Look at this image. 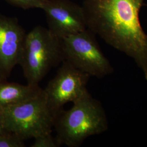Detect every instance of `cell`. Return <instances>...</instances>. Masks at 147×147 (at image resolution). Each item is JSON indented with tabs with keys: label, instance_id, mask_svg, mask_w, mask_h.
Instances as JSON below:
<instances>
[{
	"label": "cell",
	"instance_id": "6da1fadb",
	"mask_svg": "<svg viewBox=\"0 0 147 147\" xmlns=\"http://www.w3.org/2000/svg\"><path fill=\"white\" fill-rule=\"evenodd\" d=\"M144 0H84L87 28L131 58L147 81V34L140 20Z\"/></svg>",
	"mask_w": 147,
	"mask_h": 147
},
{
	"label": "cell",
	"instance_id": "7a4b0ae2",
	"mask_svg": "<svg viewBox=\"0 0 147 147\" xmlns=\"http://www.w3.org/2000/svg\"><path fill=\"white\" fill-rule=\"evenodd\" d=\"M53 127L59 146L78 147L88 137L107 131L109 123L101 102L88 92L74 102L71 109L58 113Z\"/></svg>",
	"mask_w": 147,
	"mask_h": 147
},
{
	"label": "cell",
	"instance_id": "3957f363",
	"mask_svg": "<svg viewBox=\"0 0 147 147\" xmlns=\"http://www.w3.org/2000/svg\"><path fill=\"white\" fill-rule=\"evenodd\" d=\"M64 61L61 40L38 26L26 34L19 64L27 84L37 86L51 69Z\"/></svg>",
	"mask_w": 147,
	"mask_h": 147
},
{
	"label": "cell",
	"instance_id": "277c9868",
	"mask_svg": "<svg viewBox=\"0 0 147 147\" xmlns=\"http://www.w3.org/2000/svg\"><path fill=\"white\" fill-rule=\"evenodd\" d=\"M0 111L6 131L16 134L24 141L53 131L54 118L43 89L35 98Z\"/></svg>",
	"mask_w": 147,
	"mask_h": 147
},
{
	"label": "cell",
	"instance_id": "5b68a950",
	"mask_svg": "<svg viewBox=\"0 0 147 147\" xmlns=\"http://www.w3.org/2000/svg\"><path fill=\"white\" fill-rule=\"evenodd\" d=\"M95 34L88 28L61 40L64 61L90 76L102 78L113 73Z\"/></svg>",
	"mask_w": 147,
	"mask_h": 147
},
{
	"label": "cell",
	"instance_id": "8992f818",
	"mask_svg": "<svg viewBox=\"0 0 147 147\" xmlns=\"http://www.w3.org/2000/svg\"><path fill=\"white\" fill-rule=\"evenodd\" d=\"M56 76L43 89L47 106L53 118L63 110L67 103H73L88 92L87 89L88 74L64 61Z\"/></svg>",
	"mask_w": 147,
	"mask_h": 147
},
{
	"label": "cell",
	"instance_id": "52a82bcc",
	"mask_svg": "<svg viewBox=\"0 0 147 147\" xmlns=\"http://www.w3.org/2000/svg\"><path fill=\"white\" fill-rule=\"evenodd\" d=\"M48 30L59 39L87 29L82 6L69 0H48L42 9Z\"/></svg>",
	"mask_w": 147,
	"mask_h": 147
},
{
	"label": "cell",
	"instance_id": "ba28073f",
	"mask_svg": "<svg viewBox=\"0 0 147 147\" xmlns=\"http://www.w3.org/2000/svg\"><path fill=\"white\" fill-rule=\"evenodd\" d=\"M26 34L16 18L0 14V80H7L19 64Z\"/></svg>",
	"mask_w": 147,
	"mask_h": 147
},
{
	"label": "cell",
	"instance_id": "9c48e42d",
	"mask_svg": "<svg viewBox=\"0 0 147 147\" xmlns=\"http://www.w3.org/2000/svg\"><path fill=\"white\" fill-rule=\"evenodd\" d=\"M42 90L39 85H23L0 80V109L31 99Z\"/></svg>",
	"mask_w": 147,
	"mask_h": 147
},
{
	"label": "cell",
	"instance_id": "30bf717a",
	"mask_svg": "<svg viewBox=\"0 0 147 147\" xmlns=\"http://www.w3.org/2000/svg\"><path fill=\"white\" fill-rule=\"evenodd\" d=\"M24 147V141L16 134L9 131L0 134V147Z\"/></svg>",
	"mask_w": 147,
	"mask_h": 147
},
{
	"label": "cell",
	"instance_id": "8fae6325",
	"mask_svg": "<svg viewBox=\"0 0 147 147\" xmlns=\"http://www.w3.org/2000/svg\"><path fill=\"white\" fill-rule=\"evenodd\" d=\"M11 5L23 9L33 8L42 9L48 0H5Z\"/></svg>",
	"mask_w": 147,
	"mask_h": 147
},
{
	"label": "cell",
	"instance_id": "7c38bea8",
	"mask_svg": "<svg viewBox=\"0 0 147 147\" xmlns=\"http://www.w3.org/2000/svg\"><path fill=\"white\" fill-rule=\"evenodd\" d=\"M58 144L52 136V132L41 135L34 138L32 147H57Z\"/></svg>",
	"mask_w": 147,
	"mask_h": 147
},
{
	"label": "cell",
	"instance_id": "4fadbf2b",
	"mask_svg": "<svg viewBox=\"0 0 147 147\" xmlns=\"http://www.w3.org/2000/svg\"><path fill=\"white\" fill-rule=\"evenodd\" d=\"M5 131H6L5 126H4L2 116V114H1V112L0 111V134L5 132Z\"/></svg>",
	"mask_w": 147,
	"mask_h": 147
}]
</instances>
